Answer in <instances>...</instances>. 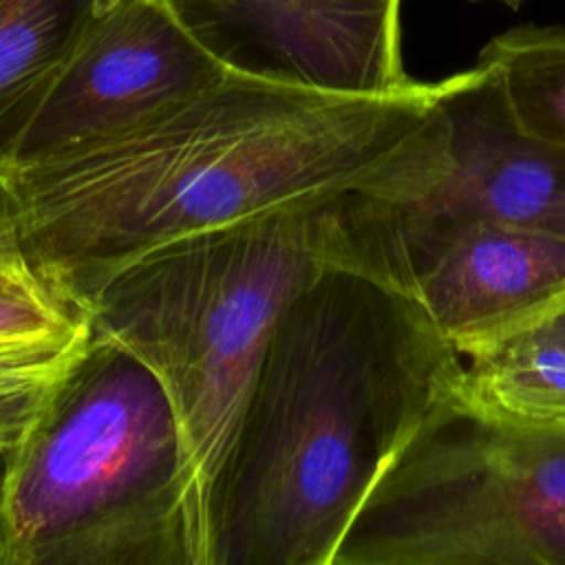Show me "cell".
I'll list each match as a JSON object with an SVG mask.
<instances>
[{
    "label": "cell",
    "mask_w": 565,
    "mask_h": 565,
    "mask_svg": "<svg viewBox=\"0 0 565 565\" xmlns=\"http://www.w3.org/2000/svg\"><path fill=\"white\" fill-rule=\"evenodd\" d=\"M463 358L406 294L327 267L282 311L221 472L212 565H333Z\"/></svg>",
    "instance_id": "2"
},
{
    "label": "cell",
    "mask_w": 565,
    "mask_h": 565,
    "mask_svg": "<svg viewBox=\"0 0 565 565\" xmlns=\"http://www.w3.org/2000/svg\"><path fill=\"white\" fill-rule=\"evenodd\" d=\"M225 73L168 0H126L93 26L64 64L13 161L128 128Z\"/></svg>",
    "instance_id": "8"
},
{
    "label": "cell",
    "mask_w": 565,
    "mask_h": 565,
    "mask_svg": "<svg viewBox=\"0 0 565 565\" xmlns=\"http://www.w3.org/2000/svg\"><path fill=\"white\" fill-rule=\"evenodd\" d=\"M439 88L333 93L227 71L128 128L11 161L29 263L88 313L161 247L364 183L422 128Z\"/></svg>",
    "instance_id": "1"
},
{
    "label": "cell",
    "mask_w": 565,
    "mask_h": 565,
    "mask_svg": "<svg viewBox=\"0 0 565 565\" xmlns=\"http://www.w3.org/2000/svg\"><path fill=\"white\" fill-rule=\"evenodd\" d=\"M501 86L510 115L527 137L565 150V29L521 24L479 51Z\"/></svg>",
    "instance_id": "11"
},
{
    "label": "cell",
    "mask_w": 565,
    "mask_h": 565,
    "mask_svg": "<svg viewBox=\"0 0 565 565\" xmlns=\"http://www.w3.org/2000/svg\"><path fill=\"white\" fill-rule=\"evenodd\" d=\"M402 294L463 360L479 358L565 305V236L503 225L461 230L411 267Z\"/></svg>",
    "instance_id": "9"
},
{
    "label": "cell",
    "mask_w": 565,
    "mask_h": 565,
    "mask_svg": "<svg viewBox=\"0 0 565 565\" xmlns=\"http://www.w3.org/2000/svg\"><path fill=\"white\" fill-rule=\"evenodd\" d=\"M457 391L508 415L565 422V351L521 333L490 353L463 360Z\"/></svg>",
    "instance_id": "12"
},
{
    "label": "cell",
    "mask_w": 565,
    "mask_h": 565,
    "mask_svg": "<svg viewBox=\"0 0 565 565\" xmlns=\"http://www.w3.org/2000/svg\"><path fill=\"white\" fill-rule=\"evenodd\" d=\"M327 265L402 291L444 238L503 225L565 236V150L514 124L497 75L441 79L433 113L371 179L322 203Z\"/></svg>",
    "instance_id": "6"
},
{
    "label": "cell",
    "mask_w": 565,
    "mask_h": 565,
    "mask_svg": "<svg viewBox=\"0 0 565 565\" xmlns=\"http://www.w3.org/2000/svg\"><path fill=\"white\" fill-rule=\"evenodd\" d=\"M126 0H0V168L93 26Z\"/></svg>",
    "instance_id": "10"
},
{
    "label": "cell",
    "mask_w": 565,
    "mask_h": 565,
    "mask_svg": "<svg viewBox=\"0 0 565 565\" xmlns=\"http://www.w3.org/2000/svg\"><path fill=\"white\" fill-rule=\"evenodd\" d=\"M9 468V452L0 450V492H2V483H4V475Z\"/></svg>",
    "instance_id": "17"
},
{
    "label": "cell",
    "mask_w": 565,
    "mask_h": 565,
    "mask_svg": "<svg viewBox=\"0 0 565 565\" xmlns=\"http://www.w3.org/2000/svg\"><path fill=\"white\" fill-rule=\"evenodd\" d=\"M523 333H532L541 340H547L552 342L554 347L563 349L565 351V305L558 307L552 316H547L543 322H539L536 327L523 331ZM521 335V333H519Z\"/></svg>",
    "instance_id": "16"
},
{
    "label": "cell",
    "mask_w": 565,
    "mask_h": 565,
    "mask_svg": "<svg viewBox=\"0 0 565 565\" xmlns=\"http://www.w3.org/2000/svg\"><path fill=\"white\" fill-rule=\"evenodd\" d=\"M333 565H565V422L508 415L455 386L380 477Z\"/></svg>",
    "instance_id": "5"
},
{
    "label": "cell",
    "mask_w": 565,
    "mask_h": 565,
    "mask_svg": "<svg viewBox=\"0 0 565 565\" xmlns=\"http://www.w3.org/2000/svg\"><path fill=\"white\" fill-rule=\"evenodd\" d=\"M88 338L90 320L57 333L0 342V450L20 446Z\"/></svg>",
    "instance_id": "13"
},
{
    "label": "cell",
    "mask_w": 565,
    "mask_h": 565,
    "mask_svg": "<svg viewBox=\"0 0 565 565\" xmlns=\"http://www.w3.org/2000/svg\"><path fill=\"white\" fill-rule=\"evenodd\" d=\"M324 201L161 247L119 271L88 307L90 331L143 362L170 399L196 565H212L214 492L274 329L329 267Z\"/></svg>",
    "instance_id": "3"
},
{
    "label": "cell",
    "mask_w": 565,
    "mask_h": 565,
    "mask_svg": "<svg viewBox=\"0 0 565 565\" xmlns=\"http://www.w3.org/2000/svg\"><path fill=\"white\" fill-rule=\"evenodd\" d=\"M33 269L24 252L13 194L0 168V274Z\"/></svg>",
    "instance_id": "15"
},
{
    "label": "cell",
    "mask_w": 565,
    "mask_h": 565,
    "mask_svg": "<svg viewBox=\"0 0 565 565\" xmlns=\"http://www.w3.org/2000/svg\"><path fill=\"white\" fill-rule=\"evenodd\" d=\"M88 320L86 311L62 298L35 269L0 274V342L57 333Z\"/></svg>",
    "instance_id": "14"
},
{
    "label": "cell",
    "mask_w": 565,
    "mask_h": 565,
    "mask_svg": "<svg viewBox=\"0 0 565 565\" xmlns=\"http://www.w3.org/2000/svg\"><path fill=\"white\" fill-rule=\"evenodd\" d=\"M168 2L227 71L333 93H391L413 82L402 60V0Z\"/></svg>",
    "instance_id": "7"
},
{
    "label": "cell",
    "mask_w": 565,
    "mask_h": 565,
    "mask_svg": "<svg viewBox=\"0 0 565 565\" xmlns=\"http://www.w3.org/2000/svg\"><path fill=\"white\" fill-rule=\"evenodd\" d=\"M0 565H196L170 399L143 362L93 331L9 452Z\"/></svg>",
    "instance_id": "4"
},
{
    "label": "cell",
    "mask_w": 565,
    "mask_h": 565,
    "mask_svg": "<svg viewBox=\"0 0 565 565\" xmlns=\"http://www.w3.org/2000/svg\"><path fill=\"white\" fill-rule=\"evenodd\" d=\"M472 2H481V0H472ZM494 2H503V4H508V7H516V4H521V2H525V0H494Z\"/></svg>",
    "instance_id": "18"
}]
</instances>
